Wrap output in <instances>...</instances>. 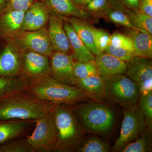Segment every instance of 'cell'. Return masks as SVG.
Listing matches in <instances>:
<instances>
[{"label":"cell","instance_id":"cell-30","mask_svg":"<svg viewBox=\"0 0 152 152\" xmlns=\"http://www.w3.org/2000/svg\"><path fill=\"white\" fill-rule=\"evenodd\" d=\"M109 45L117 48L127 49L134 53L132 39L129 36L125 35L121 33H115L111 35Z\"/></svg>","mask_w":152,"mask_h":152},{"label":"cell","instance_id":"cell-17","mask_svg":"<svg viewBox=\"0 0 152 152\" xmlns=\"http://www.w3.org/2000/svg\"><path fill=\"white\" fill-rule=\"evenodd\" d=\"M95 64L99 73L103 78L118 75H124L127 70V62L102 52L95 57Z\"/></svg>","mask_w":152,"mask_h":152},{"label":"cell","instance_id":"cell-34","mask_svg":"<svg viewBox=\"0 0 152 152\" xmlns=\"http://www.w3.org/2000/svg\"><path fill=\"white\" fill-rule=\"evenodd\" d=\"M36 0H7L5 11H18L25 12Z\"/></svg>","mask_w":152,"mask_h":152},{"label":"cell","instance_id":"cell-23","mask_svg":"<svg viewBox=\"0 0 152 152\" xmlns=\"http://www.w3.org/2000/svg\"><path fill=\"white\" fill-rule=\"evenodd\" d=\"M67 21L70 24L77 35L94 55L100 53L95 43L92 27L84 21L82 19L72 17Z\"/></svg>","mask_w":152,"mask_h":152},{"label":"cell","instance_id":"cell-18","mask_svg":"<svg viewBox=\"0 0 152 152\" xmlns=\"http://www.w3.org/2000/svg\"><path fill=\"white\" fill-rule=\"evenodd\" d=\"M51 13L57 16H69L83 19L87 18L88 14L79 8L73 0H42Z\"/></svg>","mask_w":152,"mask_h":152},{"label":"cell","instance_id":"cell-15","mask_svg":"<svg viewBox=\"0 0 152 152\" xmlns=\"http://www.w3.org/2000/svg\"><path fill=\"white\" fill-rule=\"evenodd\" d=\"M51 12L46 6L36 1L25 12L23 30L34 31L45 28L48 23Z\"/></svg>","mask_w":152,"mask_h":152},{"label":"cell","instance_id":"cell-28","mask_svg":"<svg viewBox=\"0 0 152 152\" xmlns=\"http://www.w3.org/2000/svg\"><path fill=\"white\" fill-rule=\"evenodd\" d=\"M0 152H34L26 137L13 139L0 145Z\"/></svg>","mask_w":152,"mask_h":152},{"label":"cell","instance_id":"cell-14","mask_svg":"<svg viewBox=\"0 0 152 152\" xmlns=\"http://www.w3.org/2000/svg\"><path fill=\"white\" fill-rule=\"evenodd\" d=\"M25 12L7 11L0 14V41L16 39L23 31Z\"/></svg>","mask_w":152,"mask_h":152},{"label":"cell","instance_id":"cell-33","mask_svg":"<svg viewBox=\"0 0 152 152\" xmlns=\"http://www.w3.org/2000/svg\"><path fill=\"white\" fill-rule=\"evenodd\" d=\"M104 52L126 62L129 61L134 56V52L132 51L117 48L110 45L107 47Z\"/></svg>","mask_w":152,"mask_h":152},{"label":"cell","instance_id":"cell-3","mask_svg":"<svg viewBox=\"0 0 152 152\" xmlns=\"http://www.w3.org/2000/svg\"><path fill=\"white\" fill-rule=\"evenodd\" d=\"M26 91L53 104L70 105L90 98L77 87L64 83L49 75L31 81Z\"/></svg>","mask_w":152,"mask_h":152},{"label":"cell","instance_id":"cell-36","mask_svg":"<svg viewBox=\"0 0 152 152\" xmlns=\"http://www.w3.org/2000/svg\"><path fill=\"white\" fill-rule=\"evenodd\" d=\"M139 6L140 10L152 18V0H141Z\"/></svg>","mask_w":152,"mask_h":152},{"label":"cell","instance_id":"cell-2","mask_svg":"<svg viewBox=\"0 0 152 152\" xmlns=\"http://www.w3.org/2000/svg\"><path fill=\"white\" fill-rule=\"evenodd\" d=\"M72 106L55 105L53 109L58 133L53 151H75L86 135L79 117Z\"/></svg>","mask_w":152,"mask_h":152},{"label":"cell","instance_id":"cell-9","mask_svg":"<svg viewBox=\"0 0 152 152\" xmlns=\"http://www.w3.org/2000/svg\"><path fill=\"white\" fill-rule=\"evenodd\" d=\"M5 41L0 49V77L21 75L23 50L14 39Z\"/></svg>","mask_w":152,"mask_h":152},{"label":"cell","instance_id":"cell-22","mask_svg":"<svg viewBox=\"0 0 152 152\" xmlns=\"http://www.w3.org/2000/svg\"><path fill=\"white\" fill-rule=\"evenodd\" d=\"M30 82L23 75L0 77V102L15 93L26 89Z\"/></svg>","mask_w":152,"mask_h":152},{"label":"cell","instance_id":"cell-25","mask_svg":"<svg viewBox=\"0 0 152 152\" xmlns=\"http://www.w3.org/2000/svg\"><path fill=\"white\" fill-rule=\"evenodd\" d=\"M152 129L148 128L141 137L129 143L121 150L122 152H148L152 151Z\"/></svg>","mask_w":152,"mask_h":152},{"label":"cell","instance_id":"cell-32","mask_svg":"<svg viewBox=\"0 0 152 152\" xmlns=\"http://www.w3.org/2000/svg\"><path fill=\"white\" fill-rule=\"evenodd\" d=\"M108 17L109 19L113 23L132 29H137L134 26L127 15L121 11H112L109 13Z\"/></svg>","mask_w":152,"mask_h":152},{"label":"cell","instance_id":"cell-21","mask_svg":"<svg viewBox=\"0 0 152 152\" xmlns=\"http://www.w3.org/2000/svg\"><path fill=\"white\" fill-rule=\"evenodd\" d=\"M132 41L134 56L151 59L152 35L138 29H132L129 36Z\"/></svg>","mask_w":152,"mask_h":152},{"label":"cell","instance_id":"cell-27","mask_svg":"<svg viewBox=\"0 0 152 152\" xmlns=\"http://www.w3.org/2000/svg\"><path fill=\"white\" fill-rule=\"evenodd\" d=\"M73 71L76 80L86 78L95 75H100L94 61H74Z\"/></svg>","mask_w":152,"mask_h":152},{"label":"cell","instance_id":"cell-13","mask_svg":"<svg viewBox=\"0 0 152 152\" xmlns=\"http://www.w3.org/2000/svg\"><path fill=\"white\" fill-rule=\"evenodd\" d=\"M49 39L54 51L64 52L70 55L72 51L69 38L61 17L51 13L47 28Z\"/></svg>","mask_w":152,"mask_h":152},{"label":"cell","instance_id":"cell-39","mask_svg":"<svg viewBox=\"0 0 152 152\" xmlns=\"http://www.w3.org/2000/svg\"><path fill=\"white\" fill-rule=\"evenodd\" d=\"M7 0H0V14L5 10Z\"/></svg>","mask_w":152,"mask_h":152},{"label":"cell","instance_id":"cell-40","mask_svg":"<svg viewBox=\"0 0 152 152\" xmlns=\"http://www.w3.org/2000/svg\"><path fill=\"white\" fill-rule=\"evenodd\" d=\"M36 1H42V0H36Z\"/></svg>","mask_w":152,"mask_h":152},{"label":"cell","instance_id":"cell-19","mask_svg":"<svg viewBox=\"0 0 152 152\" xmlns=\"http://www.w3.org/2000/svg\"><path fill=\"white\" fill-rule=\"evenodd\" d=\"M76 86L90 99L101 102L104 97L105 81L100 75L76 80Z\"/></svg>","mask_w":152,"mask_h":152},{"label":"cell","instance_id":"cell-26","mask_svg":"<svg viewBox=\"0 0 152 152\" xmlns=\"http://www.w3.org/2000/svg\"><path fill=\"white\" fill-rule=\"evenodd\" d=\"M127 15L136 28L152 34V17L140 10L130 11Z\"/></svg>","mask_w":152,"mask_h":152},{"label":"cell","instance_id":"cell-10","mask_svg":"<svg viewBox=\"0 0 152 152\" xmlns=\"http://www.w3.org/2000/svg\"><path fill=\"white\" fill-rule=\"evenodd\" d=\"M23 50H29L50 58L54 50L46 28L34 31H24L14 39Z\"/></svg>","mask_w":152,"mask_h":152},{"label":"cell","instance_id":"cell-6","mask_svg":"<svg viewBox=\"0 0 152 152\" xmlns=\"http://www.w3.org/2000/svg\"><path fill=\"white\" fill-rule=\"evenodd\" d=\"M148 128L145 117L138 104L125 107L119 137L113 151L120 152L129 143L141 137Z\"/></svg>","mask_w":152,"mask_h":152},{"label":"cell","instance_id":"cell-8","mask_svg":"<svg viewBox=\"0 0 152 152\" xmlns=\"http://www.w3.org/2000/svg\"><path fill=\"white\" fill-rule=\"evenodd\" d=\"M126 62V76L137 85L141 94L152 91L151 60L134 56Z\"/></svg>","mask_w":152,"mask_h":152},{"label":"cell","instance_id":"cell-7","mask_svg":"<svg viewBox=\"0 0 152 152\" xmlns=\"http://www.w3.org/2000/svg\"><path fill=\"white\" fill-rule=\"evenodd\" d=\"M34 121L35 128L31 134L26 136L27 141L34 152L53 151L58 133L53 110Z\"/></svg>","mask_w":152,"mask_h":152},{"label":"cell","instance_id":"cell-29","mask_svg":"<svg viewBox=\"0 0 152 152\" xmlns=\"http://www.w3.org/2000/svg\"><path fill=\"white\" fill-rule=\"evenodd\" d=\"M138 104L143 114L148 128H152V91L141 94Z\"/></svg>","mask_w":152,"mask_h":152},{"label":"cell","instance_id":"cell-5","mask_svg":"<svg viewBox=\"0 0 152 152\" xmlns=\"http://www.w3.org/2000/svg\"><path fill=\"white\" fill-rule=\"evenodd\" d=\"M104 97L110 100L125 107L135 104L140 96V88L137 84L124 75L104 78Z\"/></svg>","mask_w":152,"mask_h":152},{"label":"cell","instance_id":"cell-38","mask_svg":"<svg viewBox=\"0 0 152 152\" xmlns=\"http://www.w3.org/2000/svg\"><path fill=\"white\" fill-rule=\"evenodd\" d=\"M74 3L78 7L86 6L91 0H73Z\"/></svg>","mask_w":152,"mask_h":152},{"label":"cell","instance_id":"cell-11","mask_svg":"<svg viewBox=\"0 0 152 152\" xmlns=\"http://www.w3.org/2000/svg\"><path fill=\"white\" fill-rule=\"evenodd\" d=\"M21 66L22 75L30 81L50 75V58L39 53L23 50Z\"/></svg>","mask_w":152,"mask_h":152},{"label":"cell","instance_id":"cell-20","mask_svg":"<svg viewBox=\"0 0 152 152\" xmlns=\"http://www.w3.org/2000/svg\"><path fill=\"white\" fill-rule=\"evenodd\" d=\"M64 28L69 41L74 59L82 61H94V55L79 38L70 24L67 21L64 23Z\"/></svg>","mask_w":152,"mask_h":152},{"label":"cell","instance_id":"cell-1","mask_svg":"<svg viewBox=\"0 0 152 152\" xmlns=\"http://www.w3.org/2000/svg\"><path fill=\"white\" fill-rule=\"evenodd\" d=\"M55 105L23 90L0 102V120L34 121L52 111Z\"/></svg>","mask_w":152,"mask_h":152},{"label":"cell","instance_id":"cell-31","mask_svg":"<svg viewBox=\"0 0 152 152\" xmlns=\"http://www.w3.org/2000/svg\"><path fill=\"white\" fill-rule=\"evenodd\" d=\"M95 45L100 53L104 52L110 44V35L105 31L93 27Z\"/></svg>","mask_w":152,"mask_h":152},{"label":"cell","instance_id":"cell-35","mask_svg":"<svg viewBox=\"0 0 152 152\" xmlns=\"http://www.w3.org/2000/svg\"><path fill=\"white\" fill-rule=\"evenodd\" d=\"M107 0H91L86 6L89 11L96 12L103 9L107 4Z\"/></svg>","mask_w":152,"mask_h":152},{"label":"cell","instance_id":"cell-24","mask_svg":"<svg viewBox=\"0 0 152 152\" xmlns=\"http://www.w3.org/2000/svg\"><path fill=\"white\" fill-rule=\"evenodd\" d=\"M110 146L104 139L97 136L91 135L84 137L79 144L75 152H108Z\"/></svg>","mask_w":152,"mask_h":152},{"label":"cell","instance_id":"cell-12","mask_svg":"<svg viewBox=\"0 0 152 152\" xmlns=\"http://www.w3.org/2000/svg\"><path fill=\"white\" fill-rule=\"evenodd\" d=\"M72 55L60 51H54L50 57V75L55 80L66 84L76 86Z\"/></svg>","mask_w":152,"mask_h":152},{"label":"cell","instance_id":"cell-37","mask_svg":"<svg viewBox=\"0 0 152 152\" xmlns=\"http://www.w3.org/2000/svg\"><path fill=\"white\" fill-rule=\"evenodd\" d=\"M129 6L133 8L137 7H139L140 0H125Z\"/></svg>","mask_w":152,"mask_h":152},{"label":"cell","instance_id":"cell-16","mask_svg":"<svg viewBox=\"0 0 152 152\" xmlns=\"http://www.w3.org/2000/svg\"><path fill=\"white\" fill-rule=\"evenodd\" d=\"M34 123L31 120H0V145L26 137Z\"/></svg>","mask_w":152,"mask_h":152},{"label":"cell","instance_id":"cell-4","mask_svg":"<svg viewBox=\"0 0 152 152\" xmlns=\"http://www.w3.org/2000/svg\"><path fill=\"white\" fill-rule=\"evenodd\" d=\"M75 110L86 134L108 136L113 130L115 114L110 107L100 101L83 102Z\"/></svg>","mask_w":152,"mask_h":152}]
</instances>
